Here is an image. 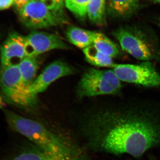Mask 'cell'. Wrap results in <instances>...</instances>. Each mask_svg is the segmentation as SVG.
Wrapping results in <instances>:
<instances>
[{
    "label": "cell",
    "instance_id": "6da1fadb",
    "mask_svg": "<svg viewBox=\"0 0 160 160\" xmlns=\"http://www.w3.org/2000/svg\"><path fill=\"white\" fill-rule=\"evenodd\" d=\"M82 124L96 151L138 158L160 146V106L152 103H121L92 113Z\"/></svg>",
    "mask_w": 160,
    "mask_h": 160
},
{
    "label": "cell",
    "instance_id": "7a4b0ae2",
    "mask_svg": "<svg viewBox=\"0 0 160 160\" xmlns=\"http://www.w3.org/2000/svg\"><path fill=\"white\" fill-rule=\"evenodd\" d=\"M5 113L12 129L22 135L46 153L63 158L82 154L74 146L39 122L9 110L5 111Z\"/></svg>",
    "mask_w": 160,
    "mask_h": 160
},
{
    "label": "cell",
    "instance_id": "3957f363",
    "mask_svg": "<svg viewBox=\"0 0 160 160\" xmlns=\"http://www.w3.org/2000/svg\"><path fill=\"white\" fill-rule=\"evenodd\" d=\"M123 51L137 59L160 61V47L153 35L140 28L121 26L112 32Z\"/></svg>",
    "mask_w": 160,
    "mask_h": 160
},
{
    "label": "cell",
    "instance_id": "277c9868",
    "mask_svg": "<svg viewBox=\"0 0 160 160\" xmlns=\"http://www.w3.org/2000/svg\"><path fill=\"white\" fill-rule=\"evenodd\" d=\"M18 12L22 22L30 29H44L68 22L63 6H51L42 0H31Z\"/></svg>",
    "mask_w": 160,
    "mask_h": 160
},
{
    "label": "cell",
    "instance_id": "5b68a950",
    "mask_svg": "<svg viewBox=\"0 0 160 160\" xmlns=\"http://www.w3.org/2000/svg\"><path fill=\"white\" fill-rule=\"evenodd\" d=\"M0 86L7 101L22 109H34L38 104L37 96L23 81L18 65L1 69Z\"/></svg>",
    "mask_w": 160,
    "mask_h": 160
},
{
    "label": "cell",
    "instance_id": "8992f818",
    "mask_svg": "<svg viewBox=\"0 0 160 160\" xmlns=\"http://www.w3.org/2000/svg\"><path fill=\"white\" fill-rule=\"evenodd\" d=\"M122 88L121 81L112 69L90 68L81 78L78 88V96L90 97L118 93Z\"/></svg>",
    "mask_w": 160,
    "mask_h": 160
},
{
    "label": "cell",
    "instance_id": "52a82bcc",
    "mask_svg": "<svg viewBox=\"0 0 160 160\" xmlns=\"http://www.w3.org/2000/svg\"><path fill=\"white\" fill-rule=\"evenodd\" d=\"M112 69L121 82L146 87L160 86V75L149 61L135 65L115 63Z\"/></svg>",
    "mask_w": 160,
    "mask_h": 160
},
{
    "label": "cell",
    "instance_id": "ba28073f",
    "mask_svg": "<svg viewBox=\"0 0 160 160\" xmlns=\"http://www.w3.org/2000/svg\"><path fill=\"white\" fill-rule=\"evenodd\" d=\"M25 39L26 57H37L51 50L68 48L58 36L44 32H32L25 37Z\"/></svg>",
    "mask_w": 160,
    "mask_h": 160
},
{
    "label": "cell",
    "instance_id": "9c48e42d",
    "mask_svg": "<svg viewBox=\"0 0 160 160\" xmlns=\"http://www.w3.org/2000/svg\"><path fill=\"white\" fill-rule=\"evenodd\" d=\"M74 69L62 61H55L48 65L38 76L30 87L32 92L37 96L43 92L55 81L74 73Z\"/></svg>",
    "mask_w": 160,
    "mask_h": 160
},
{
    "label": "cell",
    "instance_id": "30bf717a",
    "mask_svg": "<svg viewBox=\"0 0 160 160\" xmlns=\"http://www.w3.org/2000/svg\"><path fill=\"white\" fill-rule=\"evenodd\" d=\"M26 57L25 37L16 32L10 33L1 47V69L18 65Z\"/></svg>",
    "mask_w": 160,
    "mask_h": 160
},
{
    "label": "cell",
    "instance_id": "8fae6325",
    "mask_svg": "<svg viewBox=\"0 0 160 160\" xmlns=\"http://www.w3.org/2000/svg\"><path fill=\"white\" fill-rule=\"evenodd\" d=\"M139 6V0H109L108 9L112 16L126 18L136 12Z\"/></svg>",
    "mask_w": 160,
    "mask_h": 160
},
{
    "label": "cell",
    "instance_id": "7c38bea8",
    "mask_svg": "<svg viewBox=\"0 0 160 160\" xmlns=\"http://www.w3.org/2000/svg\"><path fill=\"white\" fill-rule=\"evenodd\" d=\"M95 32L75 26H70L66 31V37L70 43L83 50L93 44Z\"/></svg>",
    "mask_w": 160,
    "mask_h": 160
},
{
    "label": "cell",
    "instance_id": "4fadbf2b",
    "mask_svg": "<svg viewBox=\"0 0 160 160\" xmlns=\"http://www.w3.org/2000/svg\"><path fill=\"white\" fill-rule=\"evenodd\" d=\"M39 65L38 57H26L18 65L22 78L29 87L37 77Z\"/></svg>",
    "mask_w": 160,
    "mask_h": 160
},
{
    "label": "cell",
    "instance_id": "5bb4252c",
    "mask_svg": "<svg viewBox=\"0 0 160 160\" xmlns=\"http://www.w3.org/2000/svg\"><path fill=\"white\" fill-rule=\"evenodd\" d=\"M92 46L100 52L109 57H117L121 54L117 46L102 32H95Z\"/></svg>",
    "mask_w": 160,
    "mask_h": 160
},
{
    "label": "cell",
    "instance_id": "9a60e30c",
    "mask_svg": "<svg viewBox=\"0 0 160 160\" xmlns=\"http://www.w3.org/2000/svg\"><path fill=\"white\" fill-rule=\"evenodd\" d=\"M83 52L86 61L95 67L112 68L115 64L112 58L101 53L92 45L83 49Z\"/></svg>",
    "mask_w": 160,
    "mask_h": 160
},
{
    "label": "cell",
    "instance_id": "2e32d148",
    "mask_svg": "<svg viewBox=\"0 0 160 160\" xmlns=\"http://www.w3.org/2000/svg\"><path fill=\"white\" fill-rule=\"evenodd\" d=\"M106 0H90L87 7V14L93 24L99 26L106 24Z\"/></svg>",
    "mask_w": 160,
    "mask_h": 160
},
{
    "label": "cell",
    "instance_id": "e0dca14e",
    "mask_svg": "<svg viewBox=\"0 0 160 160\" xmlns=\"http://www.w3.org/2000/svg\"><path fill=\"white\" fill-rule=\"evenodd\" d=\"M51 155L33 145L21 149L9 160H49Z\"/></svg>",
    "mask_w": 160,
    "mask_h": 160
},
{
    "label": "cell",
    "instance_id": "ac0fdd59",
    "mask_svg": "<svg viewBox=\"0 0 160 160\" xmlns=\"http://www.w3.org/2000/svg\"><path fill=\"white\" fill-rule=\"evenodd\" d=\"M90 0H65L67 8L78 18L84 19Z\"/></svg>",
    "mask_w": 160,
    "mask_h": 160
},
{
    "label": "cell",
    "instance_id": "d6986e66",
    "mask_svg": "<svg viewBox=\"0 0 160 160\" xmlns=\"http://www.w3.org/2000/svg\"><path fill=\"white\" fill-rule=\"evenodd\" d=\"M49 160H85L84 159L83 154L76 157L72 158H63L58 157L54 156L51 155L49 158Z\"/></svg>",
    "mask_w": 160,
    "mask_h": 160
},
{
    "label": "cell",
    "instance_id": "ffe728a7",
    "mask_svg": "<svg viewBox=\"0 0 160 160\" xmlns=\"http://www.w3.org/2000/svg\"><path fill=\"white\" fill-rule=\"evenodd\" d=\"M13 0H0V10L8 9L13 4Z\"/></svg>",
    "mask_w": 160,
    "mask_h": 160
},
{
    "label": "cell",
    "instance_id": "44dd1931",
    "mask_svg": "<svg viewBox=\"0 0 160 160\" xmlns=\"http://www.w3.org/2000/svg\"><path fill=\"white\" fill-rule=\"evenodd\" d=\"M31 1V0H13L16 6L18 9L22 8L23 6Z\"/></svg>",
    "mask_w": 160,
    "mask_h": 160
},
{
    "label": "cell",
    "instance_id": "7402d4cb",
    "mask_svg": "<svg viewBox=\"0 0 160 160\" xmlns=\"http://www.w3.org/2000/svg\"><path fill=\"white\" fill-rule=\"evenodd\" d=\"M47 4L54 6H63V0H42Z\"/></svg>",
    "mask_w": 160,
    "mask_h": 160
},
{
    "label": "cell",
    "instance_id": "603a6c76",
    "mask_svg": "<svg viewBox=\"0 0 160 160\" xmlns=\"http://www.w3.org/2000/svg\"><path fill=\"white\" fill-rule=\"evenodd\" d=\"M155 2L159 3L160 4V0H153Z\"/></svg>",
    "mask_w": 160,
    "mask_h": 160
},
{
    "label": "cell",
    "instance_id": "cb8c5ba5",
    "mask_svg": "<svg viewBox=\"0 0 160 160\" xmlns=\"http://www.w3.org/2000/svg\"><path fill=\"white\" fill-rule=\"evenodd\" d=\"M159 26H160V18L159 20Z\"/></svg>",
    "mask_w": 160,
    "mask_h": 160
}]
</instances>
